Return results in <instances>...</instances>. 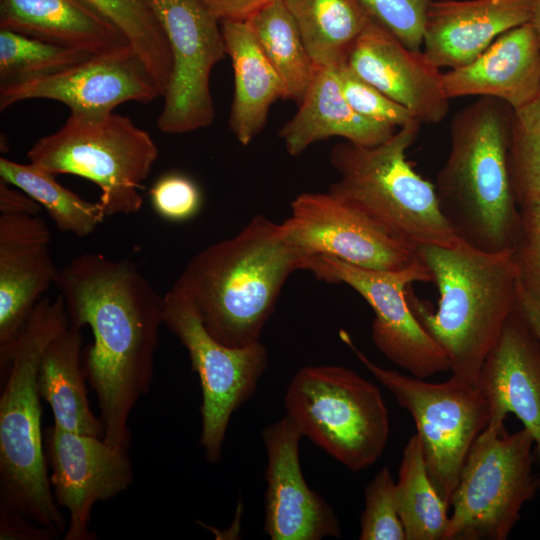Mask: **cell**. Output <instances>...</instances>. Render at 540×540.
Instances as JSON below:
<instances>
[{"label": "cell", "mask_w": 540, "mask_h": 540, "mask_svg": "<svg viewBox=\"0 0 540 540\" xmlns=\"http://www.w3.org/2000/svg\"><path fill=\"white\" fill-rule=\"evenodd\" d=\"M55 286L70 324L92 331L82 368L97 398L103 439L128 449L130 413L153 380L164 296L133 262L93 252L59 269Z\"/></svg>", "instance_id": "6da1fadb"}, {"label": "cell", "mask_w": 540, "mask_h": 540, "mask_svg": "<svg viewBox=\"0 0 540 540\" xmlns=\"http://www.w3.org/2000/svg\"><path fill=\"white\" fill-rule=\"evenodd\" d=\"M306 260L281 223L259 214L194 255L171 290L192 303L212 337L244 347L260 341L284 284Z\"/></svg>", "instance_id": "7a4b0ae2"}, {"label": "cell", "mask_w": 540, "mask_h": 540, "mask_svg": "<svg viewBox=\"0 0 540 540\" xmlns=\"http://www.w3.org/2000/svg\"><path fill=\"white\" fill-rule=\"evenodd\" d=\"M69 325L63 296L43 297L18 336L0 346V507L58 537L65 520L48 476L37 379L45 348Z\"/></svg>", "instance_id": "3957f363"}, {"label": "cell", "mask_w": 540, "mask_h": 540, "mask_svg": "<svg viewBox=\"0 0 540 540\" xmlns=\"http://www.w3.org/2000/svg\"><path fill=\"white\" fill-rule=\"evenodd\" d=\"M439 299L433 309L411 288L408 302L423 328L446 353L452 375L477 385L483 363L518 303L513 249L487 252L461 241L417 249Z\"/></svg>", "instance_id": "277c9868"}, {"label": "cell", "mask_w": 540, "mask_h": 540, "mask_svg": "<svg viewBox=\"0 0 540 540\" xmlns=\"http://www.w3.org/2000/svg\"><path fill=\"white\" fill-rule=\"evenodd\" d=\"M512 109L479 97L459 110L450 129V151L435 182L441 210L457 236L487 252L513 249L520 208L509 174Z\"/></svg>", "instance_id": "5b68a950"}, {"label": "cell", "mask_w": 540, "mask_h": 540, "mask_svg": "<svg viewBox=\"0 0 540 540\" xmlns=\"http://www.w3.org/2000/svg\"><path fill=\"white\" fill-rule=\"evenodd\" d=\"M420 124L415 120L398 128L375 146L336 144L329 159L339 178L328 191L415 249L453 247L462 240L441 210L435 185L406 159Z\"/></svg>", "instance_id": "8992f818"}, {"label": "cell", "mask_w": 540, "mask_h": 540, "mask_svg": "<svg viewBox=\"0 0 540 540\" xmlns=\"http://www.w3.org/2000/svg\"><path fill=\"white\" fill-rule=\"evenodd\" d=\"M27 157L53 175L72 174L95 183L107 217L141 209L138 189L152 170L158 148L150 134L126 116L70 114L60 129L37 140Z\"/></svg>", "instance_id": "52a82bcc"}, {"label": "cell", "mask_w": 540, "mask_h": 540, "mask_svg": "<svg viewBox=\"0 0 540 540\" xmlns=\"http://www.w3.org/2000/svg\"><path fill=\"white\" fill-rule=\"evenodd\" d=\"M286 415L303 436L351 471L373 465L389 438V413L379 388L353 370L305 366L291 378Z\"/></svg>", "instance_id": "ba28073f"}, {"label": "cell", "mask_w": 540, "mask_h": 540, "mask_svg": "<svg viewBox=\"0 0 540 540\" xmlns=\"http://www.w3.org/2000/svg\"><path fill=\"white\" fill-rule=\"evenodd\" d=\"M534 439L488 423L472 444L450 500L444 540H505L539 489Z\"/></svg>", "instance_id": "9c48e42d"}, {"label": "cell", "mask_w": 540, "mask_h": 540, "mask_svg": "<svg viewBox=\"0 0 540 540\" xmlns=\"http://www.w3.org/2000/svg\"><path fill=\"white\" fill-rule=\"evenodd\" d=\"M341 340L387 388L415 423L429 477L450 508L469 450L489 422L488 402L475 384L451 376L432 383L374 363L341 330Z\"/></svg>", "instance_id": "30bf717a"}, {"label": "cell", "mask_w": 540, "mask_h": 540, "mask_svg": "<svg viewBox=\"0 0 540 540\" xmlns=\"http://www.w3.org/2000/svg\"><path fill=\"white\" fill-rule=\"evenodd\" d=\"M163 324L186 348L199 377L200 445L215 464L233 413L252 397L267 368V349L261 341L244 347L222 344L206 330L192 303L171 289L164 295Z\"/></svg>", "instance_id": "8fae6325"}, {"label": "cell", "mask_w": 540, "mask_h": 540, "mask_svg": "<svg viewBox=\"0 0 540 540\" xmlns=\"http://www.w3.org/2000/svg\"><path fill=\"white\" fill-rule=\"evenodd\" d=\"M304 270L319 280L344 283L366 300L374 312L372 341L388 360L423 379L450 370L446 353L423 328L408 302L410 285L432 282L419 255L397 271L362 268L320 255L307 258Z\"/></svg>", "instance_id": "7c38bea8"}, {"label": "cell", "mask_w": 540, "mask_h": 540, "mask_svg": "<svg viewBox=\"0 0 540 540\" xmlns=\"http://www.w3.org/2000/svg\"><path fill=\"white\" fill-rule=\"evenodd\" d=\"M144 2L161 25L172 56L159 130L182 134L208 127L215 117L210 74L226 55L220 20L201 0Z\"/></svg>", "instance_id": "4fadbf2b"}, {"label": "cell", "mask_w": 540, "mask_h": 540, "mask_svg": "<svg viewBox=\"0 0 540 540\" xmlns=\"http://www.w3.org/2000/svg\"><path fill=\"white\" fill-rule=\"evenodd\" d=\"M289 242L305 257L329 256L374 270L397 271L417 258V249L327 191L302 193L282 223Z\"/></svg>", "instance_id": "5bb4252c"}, {"label": "cell", "mask_w": 540, "mask_h": 540, "mask_svg": "<svg viewBox=\"0 0 540 540\" xmlns=\"http://www.w3.org/2000/svg\"><path fill=\"white\" fill-rule=\"evenodd\" d=\"M162 93L128 44L94 54L59 72L0 86V110L29 99L65 104L71 114L102 115L118 105L148 103Z\"/></svg>", "instance_id": "9a60e30c"}, {"label": "cell", "mask_w": 540, "mask_h": 540, "mask_svg": "<svg viewBox=\"0 0 540 540\" xmlns=\"http://www.w3.org/2000/svg\"><path fill=\"white\" fill-rule=\"evenodd\" d=\"M50 484L59 508L69 513L65 540H95L89 529L98 501L118 496L133 482L127 448L114 447L102 437L64 430L55 424L45 435Z\"/></svg>", "instance_id": "2e32d148"}, {"label": "cell", "mask_w": 540, "mask_h": 540, "mask_svg": "<svg viewBox=\"0 0 540 540\" xmlns=\"http://www.w3.org/2000/svg\"><path fill=\"white\" fill-rule=\"evenodd\" d=\"M267 455L264 532L272 540L341 538L339 519L301 470L298 426L284 415L262 430Z\"/></svg>", "instance_id": "e0dca14e"}, {"label": "cell", "mask_w": 540, "mask_h": 540, "mask_svg": "<svg viewBox=\"0 0 540 540\" xmlns=\"http://www.w3.org/2000/svg\"><path fill=\"white\" fill-rule=\"evenodd\" d=\"M346 65L421 123H440L449 111L440 69L373 19L353 44Z\"/></svg>", "instance_id": "ac0fdd59"}, {"label": "cell", "mask_w": 540, "mask_h": 540, "mask_svg": "<svg viewBox=\"0 0 540 540\" xmlns=\"http://www.w3.org/2000/svg\"><path fill=\"white\" fill-rule=\"evenodd\" d=\"M477 386L489 405L488 423H505L514 414L532 435L540 463V338L518 303L483 363Z\"/></svg>", "instance_id": "d6986e66"}, {"label": "cell", "mask_w": 540, "mask_h": 540, "mask_svg": "<svg viewBox=\"0 0 540 540\" xmlns=\"http://www.w3.org/2000/svg\"><path fill=\"white\" fill-rule=\"evenodd\" d=\"M39 215L0 214V346L12 342L59 269Z\"/></svg>", "instance_id": "ffe728a7"}, {"label": "cell", "mask_w": 540, "mask_h": 540, "mask_svg": "<svg viewBox=\"0 0 540 540\" xmlns=\"http://www.w3.org/2000/svg\"><path fill=\"white\" fill-rule=\"evenodd\" d=\"M536 0H435L422 52L439 69L473 61L503 33L531 22Z\"/></svg>", "instance_id": "44dd1931"}, {"label": "cell", "mask_w": 540, "mask_h": 540, "mask_svg": "<svg viewBox=\"0 0 540 540\" xmlns=\"http://www.w3.org/2000/svg\"><path fill=\"white\" fill-rule=\"evenodd\" d=\"M443 86L451 100L490 97L512 110L540 94V44L532 22L500 35L473 61L443 73Z\"/></svg>", "instance_id": "7402d4cb"}, {"label": "cell", "mask_w": 540, "mask_h": 540, "mask_svg": "<svg viewBox=\"0 0 540 540\" xmlns=\"http://www.w3.org/2000/svg\"><path fill=\"white\" fill-rule=\"evenodd\" d=\"M338 67L316 66L298 111L280 129L279 137L289 155L298 156L312 144L330 137H341L356 145L375 146L398 130L369 120L351 108L340 87Z\"/></svg>", "instance_id": "603a6c76"}, {"label": "cell", "mask_w": 540, "mask_h": 540, "mask_svg": "<svg viewBox=\"0 0 540 540\" xmlns=\"http://www.w3.org/2000/svg\"><path fill=\"white\" fill-rule=\"evenodd\" d=\"M0 29L93 55L129 44L83 0H0Z\"/></svg>", "instance_id": "cb8c5ba5"}, {"label": "cell", "mask_w": 540, "mask_h": 540, "mask_svg": "<svg viewBox=\"0 0 540 540\" xmlns=\"http://www.w3.org/2000/svg\"><path fill=\"white\" fill-rule=\"evenodd\" d=\"M220 25L234 73L229 127L248 146L263 130L271 105L287 100L286 89L247 20L225 19Z\"/></svg>", "instance_id": "d4e9b609"}, {"label": "cell", "mask_w": 540, "mask_h": 540, "mask_svg": "<svg viewBox=\"0 0 540 540\" xmlns=\"http://www.w3.org/2000/svg\"><path fill=\"white\" fill-rule=\"evenodd\" d=\"M81 347V329L71 324L49 342L39 364L38 391L49 404L56 426L103 438V422L88 402Z\"/></svg>", "instance_id": "484cf974"}, {"label": "cell", "mask_w": 540, "mask_h": 540, "mask_svg": "<svg viewBox=\"0 0 540 540\" xmlns=\"http://www.w3.org/2000/svg\"><path fill=\"white\" fill-rule=\"evenodd\" d=\"M316 66L338 67L371 21L361 0H283Z\"/></svg>", "instance_id": "4316f807"}, {"label": "cell", "mask_w": 540, "mask_h": 540, "mask_svg": "<svg viewBox=\"0 0 540 540\" xmlns=\"http://www.w3.org/2000/svg\"><path fill=\"white\" fill-rule=\"evenodd\" d=\"M247 21L282 79L287 100L299 105L312 83L316 65L295 19L283 0H277L257 11Z\"/></svg>", "instance_id": "83f0119b"}, {"label": "cell", "mask_w": 540, "mask_h": 540, "mask_svg": "<svg viewBox=\"0 0 540 540\" xmlns=\"http://www.w3.org/2000/svg\"><path fill=\"white\" fill-rule=\"evenodd\" d=\"M396 499L405 540H444L450 508L429 477L417 434L403 449Z\"/></svg>", "instance_id": "f1b7e54d"}, {"label": "cell", "mask_w": 540, "mask_h": 540, "mask_svg": "<svg viewBox=\"0 0 540 540\" xmlns=\"http://www.w3.org/2000/svg\"><path fill=\"white\" fill-rule=\"evenodd\" d=\"M0 178L38 202L57 228L78 237L90 235L106 217L99 202H90L56 181L55 175L29 162L0 158Z\"/></svg>", "instance_id": "f546056e"}, {"label": "cell", "mask_w": 540, "mask_h": 540, "mask_svg": "<svg viewBox=\"0 0 540 540\" xmlns=\"http://www.w3.org/2000/svg\"><path fill=\"white\" fill-rule=\"evenodd\" d=\"M127 38L162 93L167 89L172 56L166 35L144 0H83Z\"/></svg>", "instance_id": "4dcf8cb0"}, {"label": "cell", "mask_w": 540, "mask_h": 540, "mask_svg": "<svg viewBox=\"0 0 540 540\" xmlns=\"http://www.w3.org/2000/svg\"><path fill=\"white\" fill-rule=\"evenodd\" d=\"M91 55L0 29V86L59 72Z\"/></svg>", "instance_id": "1f68e13d"}, {"label": "cell", "mask_w": 540, "mask_h": 540, "mask_svg": "<svg viewBox=\"0 0 540 540\" xmlns=\"http://www.w3.org/2000/svg\"><path fill=\"white\" fill-rule=\"evenodd\" d=\"M508 165L519 208L540 199V94L512 110Z\"/></svg>", "instance_id": "d6a6232c"}, {"label": "cell", "mask_w": 540, "mask_h": 540, "mask_svg": "<svg viewBox=\"0 0 540 540\" xmlns=\"http://www.w3.org/2000/svg\"><path fill=\"white\" fill-rule=\"evenodd\" d=\"M364 510L360 517V540H405L397 508L396 481L383 467L364 492Z\"/></svg>", "instance_id": "836d02e7"}, {"label": "cell", "mask_w": 540, "mask_h": 540, "mask_svg": "<svg viewBox=\"0 0 540 540\" xmlns=\"http://www.w3.org/2000/svg\"><path fill=\"white\" fill-rule=\"evenodd\" d=\"M338 77L343 96L359 115L396 128L418 120L407 108L359 77L346 63L338 67Z\"/></svg>", "instance_id": "e575fe53"}, {"label": "cell", "mask_w": 540, "mask_h": 540, "mask_svg": "<svg viewBox=\"0 0 540 540\" xmlns=\"http://www.w3.org/2000/svg\"><path fill=\"white\" fill-rule=\"evenodd\" d=\"M520 215L513 247L519 288L540 313V199L522 205Z\"/></svg>", "instance_id": "d590c367"}, {"label": "cell", "mask_w": 540, "mask_h": 540, "mask_svg": "<svg viewBox=\"0 0 540 540\" xmlns=\"http://www.w3.org/2000/svg\"><path fill=\"white\" fill-rule=\"evenodd\" d=\"M433 1L361 0L374 21L413 51H421L426 15Z\"/></svg>", "instance_id": "8d00e7d4"}, {"label": "cell", "mask_w": 540, "mask_h": 540, "mask_svg": "<svg viewBox=\"0 0 540 540\" xmlns=\"http://www.w3.org/2000/svg\"><path fill=\"white\" fill-rule=\"evenodd\" d=\"M154 210L169 221L181 222L194 217L202 205L198 185L181 173L160 177L149 191Z\"/></svg>", "instance_id": "74e56055"}, {"label": "cell", "mask_w": 540, "mask_h": 540, "mask_svg": "<svg viewBox=\"0 0 540 540\" xmlns=\"http://www.w3.org/2000/svg\"><path fill=\"white\" fill-rule=\"evenodd\" d=\"M58 536L14 510L0 507L1 540H54Z\"/></svg>", "instance_id": "f35d334b"}, {"label": "cell", "mask_w": 540, "mask_h": 540, "mask_svg": "<svg viewBox=\"0 0 540 540\" xmlns=\"http://www.w3.org/2000/svg\"><path fill=\"white\" fill-rule=\"evenodd\" d=\"M220 21L247 20L260 9L277 0H201Z\"/></svg>", "instance_id": "ab89813d"}, {"label": "cell", "mask_w": 540, "mask_h": 540, "mask_svg": "<svg viewBox=\"0 0 540 540\" xmlns=\"http://www.w3.org/2000/svg\"><path fill=\"white\" fill-rule=\"evenodd\" d=\"M41 205L23 190L0 178V214L39 215Z\"/></svg>", "instance_id": "60d3db41"}, {"label": "cell", "mask_w": 540, "mask_h": 540, "mask_svg": "<svg viewBox=\"0 0 540 540\" xmlns=\"http://www.w3.org/2000/svg\"><path fill=\"white\" fill-rule=\"evenodd\" d=\"M518 306L540 338V313L533 302L520 290V288L518 291Z\"/></svg>", "instance_id": "b9f144b4"}, {"label": "cell", "mask_w": 540, "mask_h": 540, "mask_svg": "<svg viewBox=\"0 0 540 540\" xmlns=\"http://www.w3.org/2000/svg\"><path fill=\"white\" fill-rule=\"evenodd\" d=\"M531 22L534 26L540 44V0H536Z\"/></svg>", "instance_id": "7bdbcfd3"}]
</instances>
